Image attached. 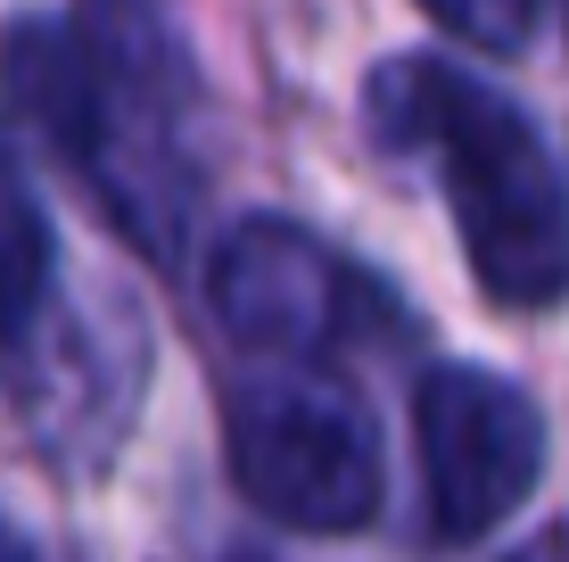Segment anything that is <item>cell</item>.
Listing matches in <instances>:
<instances>
[{"mask_svg":"<svg viewBox=\"0 0 569 562\" xmlns=\"http://www.w3.org/2000/svg\"><path fill=\"white\" fill-rule=\"evenodd\" d=\"M363 116L388 149H421L438 166L462 257L496 306L569 298V174L545 132L470 75L438 58H388L363 83Z\"/></svg>","mask_w":569,"mask_h":562,"instance_id":"obj_1","label":"cell"},{"mask_svg":"<svg viewBox=\"0 0 569 562\" xmlns=\"http://www.w3.org/2000/svg\"><path fill=\"white\" fill-rule=\"evenodd\" d=\"M231 480L264 521L306 538H347L380 513L371 414L313 364H257L223 405Z\"/></svg>","mask_w":569,"mask_h":562,"instance_id":"obj_2","label":"cell"},{"mask_svg":"<svg viewBox=\"0 0 569 562\" xmlns=\"http://www.w3.org/2000/svg\"><path fill=\"white\" fill-rule=\"evenodd\" d=\"M421 513L446 546H479L545 480V414L479 364H429L413 390Z\"/></svg>","mask_w":569,"mask_h":562,"instance_id":"obj_3","label":"cell"},{"mask_svg":"<svg viewBox=\"0 0 569 562\" xmlns=\"http://www.w3.org/2000/svg\"><path fill=\"white\" fill-rule=\"evenodd\" d=\"M207 306L223 339L257 364H313L356 323V274L313 231L281 216H248L207 257Z\"/></svg>","mask_w":569,"mask_h":562,"instance_id":"obj_4","label":"cell"},{"mask_svg":"<svg viewBox=\"0 0 569 562\" xmlns=\"http://www.w3.org/2000/svg\"><path fill=\"white\" fill-rule=\"evenodd\" d=\"M0 91L58 158H74L83 174L108 166V91L83 33H67L58 17H17L0 33Z\"/></svg>","mask_w":569,"mask_h":562,"instance_id":"obj_5","label":"cell"},{"mask_svg":"<svg viewBox=\"0 0 569 562\" xmlns=\"http://www.w3.org/2000/svg\"><path fill=\"white\" fill-rule=\"evenodd\" d=\"M50 224H42V199L26 190V174L0 158V364H17V347L33 339L50 306Z\"/></svg>","mask_w":569,"mask_h":562,"instance_id":"obj_6","label":"cell"},{"mask_svg":"<svg viewBox=\"0 0 569 562\" xmlns=\"http://www.w3.org/2000/svg\"><path fill=\"white\" fill-rule=\"evenodd\" d=\"M421 9L438 17L446 33L479 42V50H528V33H537V9H545V0H421Z\"/></svg>","mask_w":569,"mask_h":562,"instance_id":"obj_7","label":"cell"},{"mask_svg":"<svg viewBox=\"0 0 569 562\" xmlns=\"http://www.w3.org/2000/svg\"><path fill=\"white\" fill-rule=\"evenodd\" d=\"M0 546H17V538H9V521H0Z\"/></svg>","mask_w":569,"mask_h":562,"instance_id":"obj_8","label":"cell"},{"mask_svg":"<svg viewBox=\"0 0 569 562\" xmlns=\"http://www.w3.org/2000/svg\"><path fill=\"white\" fill-rule=\"evenodd\" d=\"M561 9H569V0H561Z\"/></svg>","mask_w":569,"mask_h":562,"instance_id":"obj_9","label":"cell"}]
</instances>
